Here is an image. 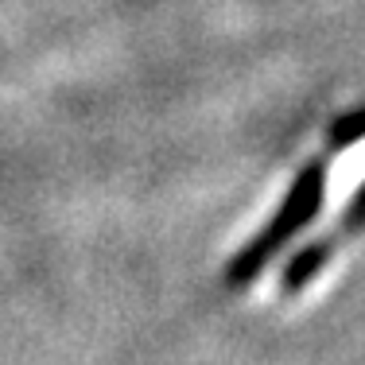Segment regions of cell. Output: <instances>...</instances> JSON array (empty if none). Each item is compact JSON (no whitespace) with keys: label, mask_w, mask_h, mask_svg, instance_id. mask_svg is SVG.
I'll use <instances>...</instances> for the list:
<instances>
[{"label":"cell","mask_w":365,"mask_h":365,"mask_svg":"<svg viewBox=\"0 0 365 365\" xmlns=\"http://www.w3.org/2000/svg\"><path fill=\"white\" fill-rule=\"evenodd\" d=\"M365 136V113H350L334 125V144H350V140H361Z\"/></svg>","instance_id":"7a4b0ae2"},{"label":"cell","mask_w":365,"mask_h":365,"mask_svg":"<svg viewBox=\"0 0 365 365\" xmlns=\"http://www.w3.org/2000/svg\"><path fill=\"white\" fill-rule=\"evenodd\" d=\"M323 187H327V163L323 160L307 163V168L299 171V179L292 182V190H288V198L280 202L276 218L268 222V230H260L257 237L249 241L230 264H225V284H230V288H245L260 268H264V260L272 257L292 233H299L303 225L315 218L319 202H323Z\"/></svg>","instance_id":"6da1fadb"},{"label":"cell","mask_w":365,"mask_h":365,"mask_svg":"<svg viewBox=\"0 0 365 365\" xmlns=\"http://www.w3.org/2000/svg\"><path fill=\"white\" fill-rule=\"evenodd\" d=\"M361 225H365V187L350 198V206L342 214V230H361Z\"/></svg>","instance_id":"3957f363"}]
</instances>
